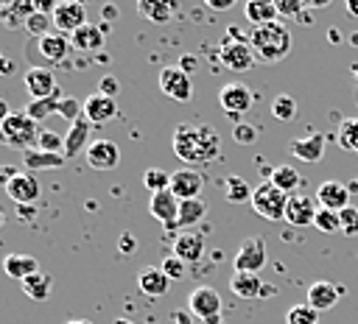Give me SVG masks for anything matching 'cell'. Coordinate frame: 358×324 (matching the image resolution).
Masks as SVG:
<instances>
[{
  "instance_id": "obj_45",
  "label": "cell",
  "mask_w": 358,
  "mask_h": 324,
  "mask_svg": "<svg viewBox=\"0 0 358 324\" xmlns=\"http://www.w3.org/2000/svg\"><path fill=\"white\" fill-rule=\"evenodd\" d=\"M185 265H187V263H182L176 254H168L159 268L168 274V279H182V277H185Z\"/></svg>"
},
{
  "instance_id": "obj_51",
  "label": "cell",
  "mask_w": 358,
  "mask_h": 324,
  "mask_svg": "<svg viewBox=\"0 0 358 324\" xmlns=\"http://www.w3.org/2000/svg\"><path fill=\"white\" fill-rule=\"evenodd\" d=\"M101 17L109 22V20H117V8L115 6H103V11H101Z\"/></svg>"
},
{
  "instance_id": "obj_37",
  "label": "cell",
  "mask_w": 358,
  "mask_h": 324,
  "mask_svg": "<svg viewBox=\"0 0 358 324\" xmlns=\"http://www.w3.org/2000/svg\"><path fill=\"white\" fill-rule=\"evenodd\" d=\"M143 184L145 190L154 196V193H162V190H171V173L162 170V168H148L143 173Z\"/></svg>"
},
{
  "instance_id": "obj_53",
  "label": "cell",
  "mask_w": 358,
  "mask_h": 324,
  "mask_svg": "<svg viewBox=\"0 0 358 324\" xmlns=\"http://www.w3.org/2000/svg\"><path fill=\"white\" fill-rule=\"evenodd\" d=\"M11 115V109H8V103L0 98V128H3V123H6V117Z\"/></svg>"
},
{
  "instance_id": "obj_52",
  "label": "cell",
  "mask_w": 358,
  "mask_h": 324,
  "mask_svg": "<svg viewBox=\"0 0 358 324\" xmlns=\"http://www.w3.org/2000/svg\"><path fill=\"white\" fill-rule=\"evenodd\" d=\"M193 64H196V59H193V56H185V59L179 61V67H182V70H185L187 75H190V70H193Z\"/></svg>"
},
{
  "instance_id": "obj_32",
  "label": "cell",
  "mask_w": 358,
  "mask_h": 324,
  "mask_svg": "<svg viewBox=\"0 0 358 324\" xmlns=\"http://www.w3.org/2000/svg\"><path fill=\"white\" fill-rule=\"evenodd\" d=\"M137 11H140L148 22L162 25V22H171L176 6H173V3H159V0H140V3H137Z\"/></svg>"
},
{
  "instance_id": "obj_21",
  "label": "cell",
  "mask_w": 358,
  "mask_h": 324,
  "mask_svg": "<svg viewBox=\"0 0 358 324\" xmlns=\"http://www.w3.org/2000/svg\"><path fill=\"white\" fill-rule=\"evenodd\" d=\"M341 293H344V288H338V285H333L327 279H319V282H313L308 288V304L316 313H324V310L336 307V302L341 299Z\"/></svg>"
},
{
  "instance_id": "obj_41",
  "label": "cell",
  "mask_w": 358,
  "mask_h": 324,
  "mask_svg": "<svg viewBox=\"0 0 358 324\" xmlns=\"http://www.w3.org/2000/svg\"><path fill=\"white\" fill-rule=\"evenodd\" d=\"M271 115H274L277 120H294V115H296V101H294L291 95H277V98L271 101Z\"/></svg>"
},
{
  "instance_id": "obj_48",
  "label": "cell",
  "mask_w": 358,
  "mask_h": 324,
  "mask_svg": "<svg viewBox=\"0 0 358 324\" xmlns=\"http://www.w3.org/2000/svg\"><path fill=\"white\" fill-rule=\"evenodd\" d=\"M98 89H101V95L115 98V95L120 92V84H117V78H115V75H103V78L98 81Z\"/></svg>"
},
{
  "instance_id": "obj_40",
  "label": "cell",
  "mask_w": 358,
  "mask_h": 324,
  "mask_svg": "<svg viewBox=\"0 0 358 324\" xmlns=\"http://www.w3.org/2000/svg\"><path fill=\"white\" fill-rule=\"evenodd\" d=\"M50 25H53V20L45 14V11H34L28 20H25V31L31 34V36H45V34H50Z\"/></svg>"
},
{
  "instance_id": "obj_49",
  "label": "cell",
  "mask_w": 358,
  "mask_h": 324,
  "mask_svg": "<svg viewBox=\"0 0 358 324\" xmlns=\"http://www.w3.org/2000/svg\"><path fill=\"white\" fill-rule=\"evenodd\" d=\"M17 173H20V170H17L14 165H0V184H3V187H8V182H11Z\"/></svg>"
},
{
  "instance_id": "obj_35",
  "label": "cell",
  "mask_w": 358,
  "mask_h": 324,
  "mask_svg": "<svg viewBox=\"0 0 358 324\" xmlns=\"http://www.w3.org/2000/svg\"><path fill=\"white\" fill-rule=\"evenodd\" d=\"M252 187L246 184V179H241V176H227V182H224V196H227V201H232V204H243V201H252Z\"/></svg>"
},
{
  "instance_id": "obj_2",
  "label": "cell",
  "mask_w": 358,
  "mask_h": 324,
  "mask_svg": "<svg viewBox=\"0 0 358 324\" xmlns=\"http://www.w3.org/2000/svg\"><path fill=\"white\" fill-rule=\"evenodd\" d=\"M249 42H252V50H255L257 61L274 64V61H282L288 56V50H291V31L277 20V22L255 28Z\"/></svg>"
},
{
  "instance_id": "obj_34",
  "label": "cell",
  "mask_w": 358,
  "mask_h": 324,
  "mask_svg": "<svg viewBox=\"0 0 358 324\" xmlns=\"http://www.w3.org/2000/svg\"><path fill=\"white\" fill-rule=\"evenodd\" d=\"M59 103H62V92H53L50 98L31 101V103L25 106V112H28V117H34V120L39 123V120L48 117V115H56V112H59Z\"/></svg>"
},
{
  "instance_id": "obj_43",
  "label": "cell",
  "mask_w": 358,
  "mask_h": 324,
  "mask_svg": "<svg viewBox=\"0 0 358 324\" xmlns=\"http://www.w3.org/2000/svg\"><path fill=\"white\" fill-rule=\"evenodd\" d=\"M59 117H64L70 126L76 123V120H81L84 117V103H78L76 98H62V103H59V112H56Z\"/></svg>"
},
{
  "instance_id": "obj_6",
  "label": "cell",
  "mask_w": 358,
  "mask_h": 324,
  "mask_svg": "<svg viewBox=\"0 0 358 324\" xmlns=\"http://www.w3.org/2000/svg\"><path fill=\"white\" fill-rule=\"evenodd\" d=\"M187 307H190V316H196L199 321L204 324H221V296L215 288L210 285H199L190 290L187 296Z\"/></svg>"
},
{
  "instance_id": "obj_17",
  "label": "cell",
  "mask_w": 358,
  "mask_h": 324,
  "mask_svg": "<svg viewBox=\"0 0 358 324\" xmlns=\"http://www.w3.org/2000/svg\"><path fill=\"white\" fill-rule=\"evenodd\" d=\"M36 50L42 53V59H45V61L59 64V61H64V59L70 56L73 42H70V36H67V34L50 31V34H45V36H39V39H36Z\"/></svg>"
},
{
  "instance_id": "obj_59",
  "label": "cell",
  "mask_w": 358,
  "mask_h": 324,
  "mask_svg": "<svg viewBox=\"0 0 358 324\" xmlns=\"http://www.w3.org/2000/svg\"><path fill=\"white\" fill-rule=\"evenodd\" d=\"M115 324H134V321H129V318H115Z\"/></svg>"
},
{
  "instance_id": "obj_56",
  "label": "cell",
  "mask_w": 358,
  "mask_h": 324,
  "mask_svg": "<svg viewBox=\"0 0 358 324\" xmlns=\"http://www.w3.org/2000/svg\"><path fill=\"white\" fill-rule=\"evenodd\" d=\"M347 11H350L352 17H358V0H350V3H347Z\"/></svg>"
},
{
  "instance_id": "obj_15",
  "label": "cell",
  "mask_w": 358,
  "mask_h": 324,
  "mask_svg": "<svg viewBox=\"0 0 358 324\" xmlns=\"http://www.w3.org/2000/svg\"><path fill=\"white\" fill-rule=\"evenodd\" d=\"M6 193H8V198L17 201L20 207L34 204V201L39 198V179H36V173H31V170H20V173L8 182Z\"/></svg>"
},
{
  "instance_id": "obj_22",
  "label": "cell",
  "mask_w": 358,
  "mask_h": 324,
  "mask_svg": "<svg viewBox=\"0 0 358 324\" xmlns=\"http://www.w3.org/2000/svg\"><path fill=\"white\" fill-rule=\"evenodd\" d=\"M3 271H6V277H11V279H28V277H34L36 271H42L39 268V260L36 257H31V254H20V251H11V254H6L3 257Z\"/></svg>"
},
{
  "instance_id": "obj_55",
  "label": "cell",
  "mask_w": 358,
  "mask_h": 324,
  "mask_svg": "<svg viewBox=\"0 0 358 324\" xmlns=\"http://www.w3.org/2000/svg\"><path fill=\"white\" fill-rule=\"evenodd\" d=\"M277 293V288L274 285H263V290H260V299H266V296H274Z\"/></svg>"
},
{
  "instance_id": "obj_61",
  "label": "cell",
  "mask_w": 358,
  "mask_h": 324,
  "mask_svg": "<svg viewBox=\"0 0 358 324\" xmlns=\"http://www.w3.org/2000/svg\"><path fill=\"white\" fill-rule=\"evenodd\" d=\"M3 221H6V215H3V212H0V226H3Z\"/></svg>"
},
{
  "instance_id": "obj_9",
  "label": "cell",
  "mask_w": 358,
  "mask_h": 324,
  "mask_svg": "<svg viewBox=\"0 0 358 324\" xmlns=\"http://www.w3.org/2000/svg\"><path fill=\"white\" fill-rule=\"evenodd\" d=\"M159 89L168 98L179 101V103H185V101L193 98V81H190V75L179 64H171V67H162L159 70Z\"/></svg>"
},
{
  "instance_id": "obj_33",
  "label": "cell",
  "mask_w": 358,
  "mask_h": 324,
  "mask_svg": "<svg viewBox=\"0 0 358 324\" xmlns=\"http://www.w3.org/2000/svg\"><path fill=\"white\" fill-rule=\"evenodd\" d=\"M207 215V204L201 198H187V201H179V226L190 229L196 223H201V218Z\"/></svg>"
},
{
  "instance_id": "obj_13",
  "label": "cell",
  "mask_w": 358,
  "mask_h": 324,
  "mask_svg": "<svg viewBox=\"0 0 358 324\" xmlns=\"http://www.w3.org/2000/svg\"><path fill=\"white\" fill-rule=\"evenodd\" d=\"M22 81H25V89H28L31 101L50 98L53 92H59V84H56V75H53L50 67H31V70H25Z\"/></svg>"
},
{
  "instance_id": "obj_46",
  "label": "cell",
  "mask_w": 358,
  "mask_h": 324,
  "mask_svg": "<svg viewBox=\"0 0 358 324\" xmlns=\"http://www.w3.org/2000/svg\"><path fill=\"white\" fill-rule=\"evenodd\" d=\"M341 232L344 235H358V207H347V209H341Z\"/></svg>"
},
{
  "instance_id": "obj_5",
  "label": "cell",
  "mask_w": 358,
  "mask_h": 324,
  "mask_svg": "<svg viewBox=\"0 0 358 324\" xmlns=\"http://www.w3.org/2000/svg\"><path fill=\"white\" fill-rule=\"evenodd\" d=\"M252 209L260 215V218H266V221H285V207H288V196L282 193V190H277L268 179L266 182H260L257 187H255V193H252Z\"/></svg>"
},
{
  "instance_id": "obj_54",
  "label": "cell",
  "mask_w": 358,
  "mask_h": 324,
  "mask_svg": "<svg viewBox=\"0 0 358 324\" xmlns=\"http://www.w3.org/2000/svg\"><path fill=\"white\" fill-rule=\"evenodd\" d=\"M173 324H190V313H173Z\"/></svg>"
},
{
  "instance_id": "obj_38",
  "label": "cell",
  "mask_w": 358,
  "mask_h": 324,
  "mask_svg": "<svg viewBox=\"0 0 358 324\" xmlns=\"http://www.w3.org/2000/svg\"><path fill=\"white\" fill-rule=\"evenodd\" d=\"M285 324H319V313L305 302V304H291L285 310Z\"/></svg>"
},
{
  "instance_id": "obj_12",
  "label": "cell",
  "mask_w": 358,
  "mask_h": 324,
  "mask_svg": "<svg viewBox=\"0 0 358 324\" xmlns=\"http://www.w3.org/2000/svg\"><path fill=\"white\" fill-rule=\"evenodd\" d=\"M148 212L165 226V229H176L179 226V198L171 190L154 193L148 201Z\"/></svg>"
},
{
  "instance_id": "obj_10",
  "label": "cell",
  "mask_w": 358,
  "mask_h": 324,
  "mask_svg": "<svg viewBox=\"0 0 358 324\" xmlns=\"http://www.w3.org/2000/svg\"><path fill=\"white\" fill-rule=\"evenodd\" d=\"M218 103H221V109H224L229 117H241L243 112L252 109L255 95H252V89H249L246 84L232 81V84H224V87L218 89Z\"/></svg>"
},
{
  "instance_id": "obj_8",
  "label": "cell",
  "mask_w": 358,
  "mask_h": 324,
  "mask_svg": "<svg viewBox=\"0 0 358 324\" xmlns=\"http://www.w3.org/2000/svg\"><path fill=\"white\" fill-rule=\"evenodd\" d=\"M50 20H53V28H56L59 34L73 36L78 28H84V25H87V8H84V3L64 0V3H56V8H53V14H50Z\"/></svg>"
},
{
  "instance_id": "obj_18",
  "label": "cell",
  "mask_w": 358,
  "mask_h": 324,
  "mask_svg": "<svg viewBox=\"0 0 358 324\" xmlns=\"http://www.w3.org/2000/svg\"><path fill=\"white\" fill-rule=\"evenodd\" d=\"M316 201H319V207H324V209L341 212V209L350 207V187L341 184V182H336V179H327V182L319 184Z\"/></svg>"
},
{
  "instance_id": "obj_4",
  "label": "cell",
  "mask_w": 358,
  "mask_h": 324,
  "mask_svg": "<svg viewBox=\"0 0 358 324\" xmlns=\"http://www.w3.org/2000/svg\"><path fill=\"white\" fill-rule=\"evenodd\" d=\"M39 140V126L34 117H28V112H11L0 128V142L20 148V151H31V145H36Z\"/></svg>"
},
{
  "instance_id": "obj_11",
  "label": "cell",
  "mask_w": 358,
  "mask_h": 324,
  "mask_svg": "<svg viewBox=\"0 0 358 324\" xmlns=\"http://www.w3.org/2000/svg\"><path fill=\"white\" fill-rule=\"evenodd\" d=\"M201 187H204V176L196 168H182V170H173L171 173V193L179 201L201 198Z\"/></svg>"
},
{
  "instance_id": "obj_62",
  "label": "cell",
  "mask_w": 358,
  "mask_h": 324,
  "mask_svg": "<svg viewBox=\"0 0 358 324\" xmlns=\"http://www.w3.org/2000/svg\"><path fill=\"white\" fill-rule=\"evenodd\" d=\"M352 75H355V81H358V67H355V70H352Z\"/></svg>"
},
{
  "instance_id": "obj_31",
  "label": "cell",
  "mask_w": 358,
  "mask_h": 324,
  "mask_svg": "<svg viewBox=\"0 0 358 324\" xmlns=\"http://www.w3.org/2000/svg\"><path fill=\"white\" fill-rule=\"evenodd\" d=\"M25 159V168L31 170V173H36V170H48V168H62L64 162H67V156L64 154H48V151H25L22 154Z\"/></svg>"
},
{
  "instance_id": "obj_7",
  "label": "cell",
  "mask_w": 358,
  "mask_h": 324,
  "mask_svg": "<svg viewBox=\"0 0 358 324\" xmlns=\"http://www.w3.org/2000/svg\"><path fill=\"white\" fill-rule=\"evenodd\" d=\"M266 260H268V249H266V240L260 235H249L241 240L238 251H235V271H246V274H257L260 268H266Z\"/></svg>"
},
{
  "instance_id": "obj_25",
  "label": "cell",
  "mask_w": 358,
  "mask_h": 324,
  "mask_svg": "<svg viewBox=\"0 0 358 324\" xmlns=\"http://www.w3.org/2000/svg\"><path fill=\"white\" fill-rule=\"evenodd\" d=\"M90 120L87 117H81V120H76L70 128H67V137H64V156L70 159V156H76V154H87V148H90Z\"/></svg>"
},
{
  "instance_id": "obj_47",
  "label": "cell",
  "mask_w": 358,
  "mask_h": 324,
  "mask_svg": "<svg viewBox=\"0 0 358 324\" xmlns=\"http://www.w3.org/2000/svg\"><path fill=\"white\" fill-rule=\"evenodd\" d=\"M274 6H277L280 17H299L305 11V3H299V0H277Z\"/></svg>"
},
{
  "instance_id": "obj_26",
  "label": "cell",
  "mask_w": 358,
  "mask_h": 324,
  "mask_svg": "<svg viewBox=\"0 0 358 324\" xmlns=\"http://www.w3.org/2000/svg\"><path fill=\"white\" fill-rule=\"evenodd\" d=\"M266 282H260L257 274H246V271H235L232 279H229V290L238 296V299H257L260 290H263Z\"/></svg>"
},
{
  "instance_id": "obj_20",
  "label": "cell",
  "mask_w": 358,
  "mask_h": 324,
  "mask_svg": "<svg viewBox=\"0 0 358 324\" xmlns=\"http://www.w3.org/2000/svg\"><path fill=\"white\" fill-rule=\"evenodd\" d=\"M324 145H327L324 134H322V131H310L308 137L291 140L288 151H291L296 159H302V162H319V159L324 156Z\"/></svg>"
},
{
  "instance_id": "obj_60",
  "label": "cell",
  "mask_w": 358,
  "mask_h": 324,
  "mask_svg": "<svg viewBox=\"0 0 358 324\" xmlns=\"http://www.w3.org/2000/svg\"><path fill=\"white\" fill-rule=\"evenodd\" d=\"M350 42H355V45H358V34H352V36H350Z\"/></svg>"
},
{
  "instance_id": "obj_28",
  "label": "cell",
  "mask_w": 358,
  "mask_h": 324,
  "mask_svg": "<svg viewBox=\"0 0 358 324\" xmlns=\"http://www.w3.org/2000/svg\"><path fill=\"white\" fill-rule=\"evenodd\" d=\"M70 42H73V50H81V53L101 50V47H103V28L87 22L84 28H78V31L70 36Z\"/></svg>"
},
{
  "instance_id": "obj_30",
  "label": "cell",
  "mask_w": 358,
  "mask_h": 324,
  "mask_svg": "<svg viewBox=\"0 0 358 324\" xmlns=\"http://www.w3.org/2000/svg\"><path fill=\"white\" fill-rule=\"evenodd\" d=\"M22 290L34 302H48L50 299V290H53V277L45 274V271H36L34 277L22 279Z\"/></svg>"
},
{
  "instance_id": "obj_50",
  "label": "cell",
  "mask_w": 358,
  "mask_h": 324,
  "mask_svg": "<svg viewBox=\"0 0 358 324\" xmlns=\"http://www.w3.org/2000/svg\"><path fill=\"white\" fill-rule=\"evenodd\" d=\"M207 6L215 8V11H224V8H232V0H210Z\"/></svg>"
},
{
  "instance_id": "obj_1",
  "label": "cell",
  "mask_w": 358,
  "mask_h": 324,
  "mask_svg": "<svg viewBox=\"0 0 358 324\" xmlns=\"http://www.w3.org/2000/svg\"><path fill=\"white\" fill-rule=\"evenodd\" d=\"M221 137L207 123H182L173 131V154L185 165H207L218 156Z\"/></svg>"
},
{
  "instance_id": "obj_57",
  "label": "cell",
  "mask_w": 358,
  "mask_h": 324,
  "mask_svg": "<svg viewBox=\"0 0 358 324\" xmlns=\"http://www.w3.org/2000/svg\"><path fill=\"white\" fill-rule=\"evenodd\" d=\"M131 249H137V246H131V237L123 235V251H131Z\"/></svg>"
},
{
  "instance_id": "obj_14",
  "label": "cell",
  "mask_w": 358,
  "mask_h": 324,
  "mask_svg": "<svg viewBox=\"0 0 358 324\" xmlns=\"http://www.w3.org/2000/svg\"><path fill=\"white\" fill-rule=\"evenodd\" d=\"M84 159L95 170H112L120 162V148L112 140H92L90 148H87V154H84Z\"/></svg>"
},
{
  "instance_id": "obj_27",
  "label": "cell",
  "mask_w": 358,
  "mask_h": 324,
  "mask_svg": "<svg viewBox=\"0 0 358 324\" xmlns=\"http://www.w3.org/2000/svg\"><path fill=\"white\" fill-rule=\"evenodd\" d=\"M243 14H246V20L255 25V28H260V25H268V22H277V6L271 3V0H249L246 6H243Z\"/></svg>"
},
{
  "instance_id": "obj_19",
  "label": "cell",
  "mask_w": 358,
  "mask_h": 324,
  "mask_svg": "<svg viewBox=\"0 0 358 324\" xmlns=\"http://www.w3.org/2000/svg\"><path fill=\"white\" fill-rule=\"evenodd\" d=\"M173 254L182 263H199L204 257V235L201 232H193V229L179 232L173 237Z\"/></svg>"
},
{
  "instance_id": "obj_42",
  "label": "cell",
  "mask_w": 358,
  "mask_h": 324,
  "mask_svg": "<svg viewBox=\"0 0 358 324\" xmlns=\"http://www.w3.org/2000/svg\"><path fill=\"white\" fill-rule=\"evenodd\" d=\"M36 145L39 151H48V154H64V137L59 131H39Z\"/></svg>"
},
{
  "instance_id": "obj_44",
  "label": "cell",
  "mask_w": 358,
  "mask_h": 324,
  "mask_svg": "<svg viewBox=\"0 0 358 324\" xmlns=\"http://www.w3.org/2000/svg\"><path fill=\"white\" fill-rule=\"evenodd\" d=\"M232 140H235L238 145H252V142L257 140V128H255L252 123H235V128H232Z\"/></svg>"
},
{
  "instance_id": "obj_24",
  "label": "cell",
  "mask_w": 358,
  "mask_h": 324,
  "mask_svg": "<svg viewBox=\"0 0 358 324\" xmlns=\"http://www.w3.org/2000/svg\"><path fill=\"white\" fill-rule=\"evenodd\" d=\"M137 285H140V290H143L145 296H165L168 288H171V279H168V274H165L162 268L145 265V268L140 271V277H137Z\"/></svg>"
},
{
  "instance_id": "obj_36",
  "label": "cell",
  "mask_w": 358,
  "mask_h": 324,
  "mask_svg": "<svg viewBox=\"0 0 358 324\" xmlns=\"http://www.w3.org/2000/svg\"><path fill=\"white\" fill-rule=\"evenodd\" d=\"M338 145L358 154V117H347L338 123Z\"/></svg>"
},
{
  "instance_id": "obj_3",
  "label": "cell",
  "mask_w": 358,
  "mask_h": 324,
  "mask_svg": "<svg viewBox=\"0 0 358 324\" xmlns=\"http://www.w3.org/2000/svg\"><path fill=\"white\" fill-rule=\"evenodd\" d=\"M218 59H221V64H224L227 70H232V73H246V70H252L255 61H257V56H255V50H252V42H249L238 28H229L227 36L221 39Z\"/></svg>"
},
{
  "instance_id": "obj_23",
  "label": "cell",
  "mask_w": 358,
  "mask_h": 324,
  "mask_svg": "<svg viewBox=\"0 0 358 324\" xmlns=\"http://www.w3.org/2000/svg\"><path fill=\"white\" fill-rule=\"evenodd\" d=\"M115 115H117L115 98H106V95L95 92V95H90V98L84 101V117H87L90 123H109Z\"/></svg>"
},
{
  "instance_id": "obj_58",
  "label": "cell",
  "mask_w": 358,
  "mask_h": 324,
  "mask_svg": "<svg viewBox=\"0 0 358 324\" xmlns=\"http://www.w3.org/2000/svg\"><path fill=\"white\" fill-rule=\"evenodd\" d=\"M67 324H92V321H90V318H70Z\"/></svg>"
},
{
  "instance_id": "obj_29",
  "label": "cell",
  "mask_w": 358,
  "mask_h": 324,
  "mask_svg": "<svg viewBox=\"0 0 358 324\" xmlns=\"http://www.w3.org/2000/svg\"><path fill=\"white\" fill-rule=\"evenodd\" d=\"M268 182H271L277 190H282L285 196H296V190L302 187V176H299L296 168H291V165H277V168H271Z\"/></svg>"
},
{
  "instance_id": "obj_16",
  "label": "cell",
  "mask_w": 358,
  "mask_h": 324,
  "mask_svg": "<svg viewBox=\"0 0 358 324\" xmlns=\"http://www.w3.org/2000/svg\"><path fill=\"white\" fill-rule=\"evenodd\" d=\"M316 212H319V207H316V201L310 196H302V193L288 196L285 223H291V226H313Z\"/></svg>"
},
{
  "instance_id": "obj_39",
  "label": "cell",
  "mask_w": 358,
  "mask_h": 324,
  "mask_svg": "<svg viewBox=\"0 0 358 324\" xmlns=\"http://www.w3.org/2000/svg\"><path fill=\"white\" fill-rule=\"evenodd\" d=\"M313 226H316L319 232H327V235H333V232H341V212H333V209H324V207H319Z\"/></svg>"
}]
</instances>
